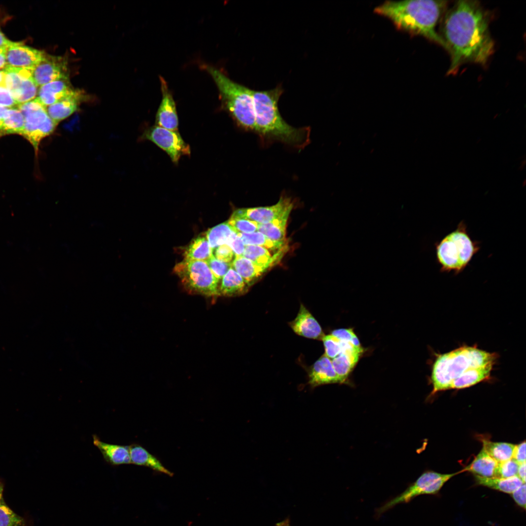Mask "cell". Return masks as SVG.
Listing matches in <instances>:
<instances>
[{
  "instance_id": "27",
  "label": "cell",
  "mask_w": 526,
  "mask_h": 526,
  "mask_svg": "<svg viewBox=\"0 0 526 526\" xmlns=\"http://www.w3.org/2000/svg\"><path fill=\"white\" fill-rule=\"evenodd\" d=\"M291 207L271 222L259 225L258 231L275 241H285L287 223L293 208Z\"/></svg>"
},
{
  "instance_id": "25",
  "label": "cell",
  "mask_w": 526,
  "mask_h": 526,
  "mask_svg": "<svg viewBox=\"0 0 526 526\" xmlns=\"http://www.w3.org/2000/svg\"><path fill=\"white\" fill-rule=\"evenodd\" d=\"M286 248L273 255L266 248L258 245L245 246L243 256L255 264L269 269L277 263L282 257Z\"/></svg>"
},
{
  "instance_id": "26",
  "label": "cell",
  "mask_w": 526,
  "mask_h": 526,
  "mask_svg": "<svg viewBox=\"0 0 526 526\" xmlns=\"http://www.w3.org/2000/svg\"><path fill=\"white\" fill-rule=\"evenodd\" d=\"M131 463L139 466L148 467L155 471L169 476L173 473L165 468L161 462L151 454L145 448L138 444H132L129 446Z\"/></svg>"
},
{
  "instance_id": "44",
  "label": "cell",
  "mask_w": 526,
  "mask_h": 526,
  "mask_svg": "<svg viewBox=\"0 0 526 526\" xmlns=\"http://www.w3.org/2000/svg\"><path fill=\"white\" fill-rule=\"evenodd\" d=\"M512 458L519 464L526 462V441L515 445Z\"/></svg>"
},
{
  "instance_id": "6",
  "label": "cell",
  "mask_w": 526,
  "mask_h": 526,
  "mask_svg": "<svg viewBox=\"0 0 526 526\" xmlns=\"http://www.w3.org/2000/svg\"><path fill=\"white\" fill-rule=\"evenodd\" d=\"M436 259L441 273H462L480 249V243L473 240L463 220L456 229L434 244Z\"/></svg>"
},
{
  "instance_id": "38",
  "label": "cell",
  "mask_w": 526,
  "mask_h": 526,
  "mask_svg": "<svg viewBox=\"0 0 526 526\" xmlns=\"http://www.w3.org/2000/svg\"><path fill=\"white\" fill-rule=\"evenodd\" d=\"M206 262L214 275L219 280L222 279L231 267V263L219 260L213 255Z\"/></svg>"
},
{
  "instance_id": "52",
  "label": "cell",
  "mask_w": 526,
  "mask_h": 526,
  "mask_svg": "<svg viewBox=\"0 0 526 526\" xmlns=\"http://www.w3.org/2000/svg\"><path fill=\"white\" fill-rule=\"evenodd\" d=\"M526 185V179H525L522 182V186L524 187Z\"/></svg>"
},
{
  "instance_id": "17",
  "label": "cell",
  "mask_w": 526,
  "mask_h": 526,
  "mask_svg": "<svg viewBox=\"0 0 526 526\" xmlns=\"http://www.w3.org/2000/svg\"><path fill=\"white\" fill-rule=\"evenodd\" d=\"M308 383L312 387L330 383H342L336 373L332 360L324 354L309 368Z\"/></svg>"
},
{
  "instance_id": "20",
  "label": "cell",
  "mask_w": 526,
  "mask_h": 526,
  "mask_svg": "<svg viewBox=\"0 0 526 526\" xmlns=\"http://www.w3.org/2000/svg\"><path fill=\"white\" fill-rule=\"evenodd\" d=\"M74 90L69 77L63 78L40 86L37 98L47 107L67 96Z\"/></svg>"
},
{
  "instance_id": "49",
  "label": "cell",
  "mask_w": 526,
  "mask_h": 526,
  "mask_svg": "<svg viewBox=\"0 0 526 526\" xmlns=\"http://www.w3.org/2000/svg\"><path fill=\"white\" fill-rule=\"evenodd\" d=\"M276 526H291L289 519L287 518L282 522L278 523L276 524Z\"/></svg>"
},
{
  "instance_id": "41",
  "label": "cell",
  "mask_w": 526,
  "mask_h": 526,
  "mask_svg": "<svg viewBox=\"0 0 526 526\" xmlns=\"http://www.w3.org/2000/svg\"><path fill=\"white\" fill-rule=\"evenodd\" d=\"M18 105L9 91L5 87L0 86V106L13 108Z\"/></svg>"
},
{
  "instance_id": "16",
  "label": "cell",
  "mask_w": 526,
  "mask_h": 526,
  "mask_svg": "<svg viewBox=\"0 0 526 526\" xmlns=\"http://www.w3.org/2000/svg\"><path fill=\"white\" fill-rule=\"evenodd\" d=\"M289 325L296 334L306 338L321 340L324 336L319 323L302 304L296 317Z\"/></svg>"
},
{
  "instance_id": "29",
  "label": "cell",
  "mask_w": 526,
  "mask_h": 526,
  "mask_svg": "<svg viewBox=\"0 0 526 526\" xmlns=\"http://www.w3.org/2000/svg\"><path fill=\"white\" fill-rule=\"evenodd\" d=\"M237 234L245 246H260L274 253L286 248V241L278 242L272 240L258 231L251 233H237Z\"/></svg>"
},
{
  "instance_id": "43",
  "label": "cell",
  "mask_w": 526,
  "mask_h": 526,
  "mask_svg": "<svg viewBox=\"0 0 526 526\" xmlns=\"http://www.w3.org/2000/svg\"><path fill=\"white\" fill-rule=\"evenodd\" d=\"M228 245L231 248L235 256H243L245 245L237 233L232 237Z\"/></svg>"
},
{
  "instance_id": "31",
  "label": "cell",
  "mask_w": 526,
  "mask_h": 526,
  "mask_svg": "<svg viewBox=\"0 0 526 526\" xmlns=\"http://www.w3.org/2000/svg\"><path fill=\"white\" fill-rule=\"evenodd\" d=\"M24 126V118L20 110L10 108L0 128V137L9 134L21 135Z\"/></svg>"
},
{
  "instance_id": "12",
  "label": "cell",
  "mask_w": 526,
  "mask_h": 526,
  "mask_svg": "<svg viewBox=\"0 0 526 526\" xmlns=\"http://www.w3.org/2000/svg\"><path fill=\"white\" fill-rule=\"evenodd\" d=\"M32 77L38 87L69 77L66 58L46 54L42 60L33 69Z\"/></svg>"
},
{
  "instance_id": "22",
  "label": "cell",
  "mask_w": 526,
  "mask_h": 526,
  "mask_svg": "<svg viewBox=\"0 0 526 526\" xmlns=\"http://www.w3.org/2000/svg\"><path fill=\"white\" fill-rule=\"evenodd\" d=\"M231 264V267L243 278L249 287L268 270L255 264L243 256H235Z\"/></svg>"
},
{
  "instance_id": "21",
  "label": "cell",
  "mask_w": 526,
  "mask_h": 526,
  "mask_svg": "<svg viewBox=\"0 0 526 526\" xmlns=\"http://www.w3.org/2000/svg\"><path fill=\"white\" fill-rule=\"evenodd\" d=\"M93 443L109 464L117 466L131 464L129 446L107 443L101 441L95 435H93Z\"/></svg>"
},
{
  "instance_id": "32",
  "label": "cell",
  "mask_w": 526,
  "mask_h": 526,
  "mask_svg": "<svg viewBox=\"0 0 526 526\" xmlns=\"http://www.w3.org/2000/svg\"><path fill=\"white\" fill-rule=\"evenodd\" d=\"M236 232L228 224L227 221L214 226L206 232V238L212 249L228 243Z\"/></svg>"
},
{
  "instance_id": "42",
  "label": "cell",
  "mask_w": 526,
  "mask_h": 526,
  "mask_svg": "<svg viewBox=\"0 0 526 526\" xmlns=\"http://www.w3.org/2000/svg\"><path fill=\"white\" fill-rule=\"evenodd\" d=\"M526 483H523L510 494L515 502L521 507L526 509Z\"/></svg>"
},
{
  "instance_id": "47",
  "label": "cell",
  "mask_w": 526,
  "mask_h": 526,
  "mask_svg": "<svg viewBox=\"0 0 526 526\" xmlns=\"http://www.w3.org/2000/svg\"><path fill=\"white\" fill-rule=\"evenodd\" d=\"M14 43L8 39H7L2 32L0 27V47H8Z\"/></svg>"
},
{
  "instance_id": "33",
  "label": "cell",
  "mask_w": 526,
  "mask_h": 526,
  "mask_svg": "<svg viewBox=\"0 0 526 526\" xmlns=\"http://www.w3.org/2000/svg\"><path fill=\"white\" fill-rule=\"evenodd\" d=\"M4 487V484L0 479V526H28L27 521L6 503L3 497Z\"/></svg>"
},
{
  "instance_id": "4",
  "label": "cell",
  "mask_w": 526,
  "mask_h": 526,
  "mask_svg": "<svg viewBox=\"0 0 526 526\" xmlns=\"http://www.w3.org/2000/svg\"><path fill=\"white\" fill-rule=\"evenodd\" d=\"M498 354L476 346H462L437 355L432 367V393L450 389L455 379L470 370L494 365Z\"/></svg>"
},
{
  "instance_id": "19",
  "label": "cell",
  "mask_w": 526,
  "mask_h": 526,
  "mask_svg": "<svg viewBox=\"0 0 526 526\" xmlns=\"http://www.w3.org/2000/svg\"><path fill=\"white\" fill-rule=\"evenodd\" d=\"M84 93L74 90L70 94L50 106L46 110L50 117L57 124L76 112L84 100Z\"/></svg>"
},
{
  "instance_id": "11",
  "label": "cell",
  "mask_w": 526,
  "mask_h": 526,
  "mask_svg": "<svg viewBox=\"0 0 526 526\" xmlns=\"http://www.w3.org/2000/svg\"><path fill=\"white\" fill-rule=\"evenodd\" d=\"M33 69L7 67L3 70L4 87L18 105L35 99L37 94L38 86L32 77Z\"/></svg>"
},
{
  "instance_id": "9",
  "label": "cell",
  "mask_w": 526,
  "mask_h": 526,
  "mask_svg": "<svg viewBox=\"0 0 526 526\" xmlns=\"http://www.w3.org/2000/svg\"><path fill=\"white\" fill-rule=\"evenodd\" d=\"M459 473L443 474L433 471L423 473L405 491L377 508L376 517L378 518L397 505L409 503L419 495L436 494L449 479Z\"/></svg>"
},
{
  "instance_id": "24",
  "label": "cell",
  "mask_w": 526,
  "mask_h": 526,
  "mask_svg": "<svg viewBox=\"0 0 526 526\" xmlns=\"http://www.w3.org/2000/svg\"><path fill=\"white\" fill-rule=\"evenodd\" d=\"M498 466V462L482 448L472 462L462 470L482 477H496Z\"/></svg>"
},
{
  "instance_id": "54",
  "label": "cell",
  "mask_w": 526,
  "mask_h": 526,
  "mask_svg": "<svg viewBox=\"0 0 526 526\" xmlns=\"http://www.w3.org/2000/svg\"><path fill=\"white\" fill-rule=\"evenodd\" d=\"M497 116H498V114H496L495 115H494L493 118L496 119L497 117Z\"/></svg>"
},
{
  "instance_id": "40",
  "label": "cell",
  "mask_w": 526,
  "mask_h": 526,
  "mask_svg": "<svg viewBox=\"0 0 526 526\" xmlns=\"http://www.w3.org/2000/svg\"><path fill=\"white\" fill-rule=\"evenodd\" d=\"M213 256L218 260L231 263L233 260L235 255L230 246L227 244L221 245L214 249Z\"/></svg>"
},
{
  "instance_id": "45",
  "label": "cell",
  "mask_w": 526,
  "mask_h": 526,
  "mask_svg": "<svg viewBox=\"0 0 526 526\" xmlns=\"http://www.w3.org/2000/svg\"><path fill=\"white\" fill-rule=\"evenodd\" d=\"M7 47H0V70L3 71L7 67L6 50Z\"/></svg>"
},
{
  "instance_id": "14",
  "label": "cell",
  "mask_w": 526,
  "mask_h": 526,
  "mask_svg": "<svg viewBox=\"0 0 526 526\" xmlns=\"http://www.w3.org/2000/svg\"><path fill=\"white\" fill-rule=\"evenodd\" d=\"M45 54L43 51L25 46L21 42H14L7 47V65L14 68L34 69Z\"/></svg>"
},
{
  "instance_id": "51",
  "label": "cell",
  "mask_w": 526,
  "mask_h": 526,
  "mask_svg": "<svg viewBox=\"0 0 526 526\" xmlns=\"http://www.w3.org/2000/svg\"><path fill=\"white\" fill-rule=\"evenodd\" d=\"M526 165V158L525 157L524 158H523V159H522L521 160V161L520 162V166H519V167L518 168V169L520 171L523 170L525 169Z\"/></svg>"
},
{
  "instance_id": "8",
  "label": "cell",
  "mask_w": 526,
  "mask_h": 526,
  "mask_svg": "<svg viewBox=\"0 0 526 526\" xmlns=\"http://www.w3.org/2000/svg\"><path fill=\"white\" fill-rule=\"evenodd\" d=\"M17 108L24 118L21 135L31 143L37 154L41 140L51 134L58 124L50 117L46 107L37 97L18 105Z\"/></svg>"
},
{
  "instance_id": "1",
  "label": "cell",
  "mask_w": 526,
  "mask_h": 526,
  "mask_svg": "<svg viewBox=\"0 0 526 526\" xmlns=\"http://www.w3.org/2000/svg\"><path fill=\"white\" fill-rule=\"evenodd\" d=\"M487 12L478 1L460 0L445 14L441 37L451 56L448 74L466 63L486 65L494 51Z\"/></svg>"
},
{
  "instance_id": "23",
  "label": "cell",
  "mask_w": 526,
  "mask_h": 526,
  "mask_svg": "<svg viewBox=\"0 0 526 526\" xmlns=\"http://www.w3.org/2000/svg\"><path fill=\"white\" fill-rule=\"evenodd\" d=\"M249 288L243 278L231 267L222 278L219 285V296L230 297L242 295Z\"/></svg>"
},
{
  "instance_id": "2",
  "label": "cell",
  "mask_w": 526,
  "mask_h": 526,
  "mask_svg": "<svg viewBox=\"0 0 526 526\" xmlns=\"http://www.w3.org/2000/svg\"><path fill=\"white\" fill-rule=\"evenodd\" d=\"M446 1L432 0H387L374 12L390 20L395 28L412 36H422L441 45H447L436 30L446 5Z\"/></svg>"
},
{
  "instance_id": "34",
  "label": "cell",
  "mask_w": 526,
  "mask_h": 526,
  "mask_svg": "<svg viewBox=\"0 0 526 526\" xmlns=\"http://www.w3.org/2000/svg\"><path fill=\"white\" fill-rule=\"evenodd\" d=\"M483 448L498 462H503L512 458L515 445L500 442H492L483 440Z\"/></svg>"
},
{
  "instance_id": "3",
  "label": "cell",
  "mask_w": 526,
  "mask_h": 526,
  "mask_svg": "<svg viewBox=\"0 0 526 526\" xmlns=\"http://www.w3.org/2000/svg\"><path fill=\"white\" fill-rule=\"evenodd\" d=\"M282 93L283 89L280 85L269 90H252L255 131L264 138L279 140L297 148H302L309 141V129L294 128L282 118L278 106Z\"/></svg>"
},
{
  "instance_id": "15",
  "label": "cell",
  "mask_w": 526,
  "mask_h": 526,
  "mask_svg": "<svg viewBox=\"0 0 526 526\" xmlns=\"http://www.w3.org/2000/svg\"><path fill=\"white\" fill-rule=\"evenodd\" d=\"M162 100L156 115V125L171 130L177 131L178 119L176 105L167 81L159 76Z\"/></svg>"
},
{
  "instance_id": "13",
  "label": "cell",
  "mask_w": 526,
  "mask_h": 526,
  "mask_svg": "<svg viewBox=\"0 0 526 526\" xmlns=\"http://www.w3.org/2000/svg\"><path fill=\"white\" fill-rule=\"evenodd\" d=\"M291 207H293L292 200L289 197L282 196L274 205L239 208L235 210L230 217L244 218L260 224H266L276 218Z\"/></svg>"
},
{
  "instance_id": "48",
  "label": "cell",
  "mask_w": 526,
  "mask_h": 526,
  "mask_svg": "<svg viewBox=\"0 0 526 526\" xmlns=\"http://www.w3.org/2000/svg\"><path fill=\"white\" fill-rule=\"evenodd\" d=\"M9 108H10L8 107L0 106V128L2 124L3 120Z\"/></svg>"
},
{
  "instance_id": "5",
  "label": "cell",
  "mask_w": 526,
  "mask_h": 526,
  "mask_svg": "<svg viewBox=\"0 0 526 526\" xmlns=\"http://www.w3.org/2000/svg\"><path fill=\"white\" fill-rule=\"evenodd\" d=\"M218 88L223 108L242 128L255 131L252 90L230 79L220 70L203 65Z\"/></svg>"
},
{
  "instance_id": "37",
  "label": "cell",
  "mask_w": 526,
  "mask_h": 526,
  "mask_svg": "<svg viewBox=\"0 0 526 526\" xmlns=\"http://www.w3.org/2000/svg\"><path fill=\"white\" fill-rule=\"evenodd\" d=\"M519 464L513 458L498 462L496 477L508 478L517 476Z\"/></svg>"
},
{
  "instance_id": "28",
  "label": "cell",
  "mask_w": 526,
  "mask_h": 526,
  "mask_svg": "<svg viewBox=\"0 0 526 526\" xmlns=\"http://www.w3.org/2000/svg\"><path fill=\"white\" fill-rule=\"evenodd\" d=\"M474 475L476 483L491 489L511 494L524 483L517 476L508 478Z\"/></svg>"
},
{
  "instance_id": "18",
  "label": "cell",
  "mask_w": 526,
  "mask_h": 526,
  "mask_svg": "<svg viewBox=\"0 0 526 526\" xmlns=\"http://www.w3.org/2000/svg\"><path fill=\"white\" fill-rule=\"evenodd\" d=\"M362 352L361 347H357L350 343L345 342L343 344L341 353L332 359L334 369L342 383L346 382Z\"/></svg>"
},
{
  "instance_id": "53",
  "label": "cell",
  "mask_w": 526,
  "mask_h": 526,
  "mask_svg": "<svg viewBox=\"0 0 526 526\" xmlns=\"http://www.w3.org/2000/svg\"><path fill=\"white\" fill-rule=\"evenodd\" d=\"M481 138H478V139H477V142H476V143H477V144H478L479 143H480V142H481Z\"/></svg>"
},
{
  "instance_id": "46",
  "label": "cell",
  "mask_w": 526,
  "mask_h": 526,
  "mask_svg": "<svg viewBox=\"0 0 526 526\" xmlns=\"http://www.w3.org/2000/svg\"><path fill=\"white\" fill-rule=\"evenodd\" d=\"M517 476L526 483V462L519 464Z\"/></svg>"
},
{
  "instance_id": "35",
  "label": "cell",
  "mask_w": 526,
  "mask_h": 526,
  "mask_svg": "<svg viewBox=\"0 0 526 526\" xmlns=\"http://www.w3.org/2000/svg\"><path fill=\"white\" fill-rule=\"evenodd\" d=\"M236 233H251L258 230V223L244 218H231L227 221Z\"/></svg>"
},
{
  "instance_id": "36",
  "label": "cell",
  "mask_w": 526,
  "mask_h": 526,
  "mask_svg": "<svg viewBox=\"0 0 526 526\" xmlns=\"http://www.w3.org/2000/svg\"><path fill=\"white\" fill-rule=\"evenodd\" d=\"M325 349L324 355L329 358L333 359L341 353L342 343L338 338L332 335H324L321 339Z\"/></svg>"
},
{
  "instance_id": "7",
  "label": "cell",
  "mask_w": 526,
  "mask_h": 526,
  "mask_svg": "<svg viewBox=\"0 0 526 526\" xmlns=\"http://www.w3.org/2000/svg\"><path fill=\"white\" fill-rule=\"evenodd\" d=\"M173 270L184 287L191 293L209 297L219 296V280L206 262L184 260L175 265Z\"/></svg>"
},
{
  "instance_id": "30",
  "label": "cell",
  "mask_w": 526,
  "mask_h": 526,
  "mask_svg": "<svg viewBox=\"0 0 526 526\" xmlns=\"http://www.w3.org/2000/svg\"><path fill=\"white\" fill-rule=\"evenodd\" d=\"M213 253L207 238L199 236L194 239L185 250L184 260L207 262L213 255Z\"/></svg>"
},
{
  "instance_id": "39",
  "label": "cell",
  "mask_w": 526,
  "mask_h": 526,
  "mask_svg": "<svg viewBox=\"0 0 526 526\" xmlns=\"http://www.w3.org/2000/svg\"><path fill=\"white\" fill-rule=\"evenodd\" d=\"M331 334L341 341L349 342L357 347H361L358 338L352 329L334 330Z\"/></svg>"
},
{
  "instance_id": "50",
  "label": "cell",
  "mask_w": 526,
  "mask_h": 526,
  "mask_svg": "<svg viewBox=\"0 0 526 526\" xmlns=\"http://www.w3.org/2000/svg\"><path fill=\"white\" fill-rule=\"evenodd\" d=\"M5 73L3 71L0 70V86L4 87Z\"/></svg>"
},
{
  "instance_id": "10",
  "label": "cell",
  "mask_w": 526,
  "mask_h": 526,
  "mask_svg": "<svg viewBox=\"0 0 526 526\" xmlns=\"http://www.w3.org/2000/svg\"><path fill=\"white\" fill-rule=\"evenodd\" d=\"M142 137L164 150L175 163H178L181 156L190 154L189 145L184 141L177 131L154 125L146 130Z\"/></svg>"
}]
</instances>
